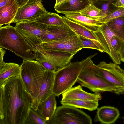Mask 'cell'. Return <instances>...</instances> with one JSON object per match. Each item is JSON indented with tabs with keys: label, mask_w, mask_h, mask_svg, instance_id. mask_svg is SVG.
Returning <instances> with one entry per match:
<instances>
[{
	"label": "cell",
	"mask_w": 124,
	"mask_h": 124,
	"mask_svg": "<svg viewBox=\"0 0 124 124\" xmlns=\"http://www.w3.org/2000/svg\"><path fill=\"white\" fill-rule=\"evenodd\" d=\"M0 124H25L32 102L20 75L0 85Z\"/></svg>",
	"instance_id": "6da1fadb"
},
{
	"label": "cell",
	"mask_w": 124,
	"mask_h": 124,
	"mask_svg": "<svg viewBox=\"0 0 124 124\" xmlns=\"http://www.w3.org/2000/svg\"><path fill=\"white\" fill-rule=\"evenodd\" d=\"M55 71L47 70L41 85L39 95L32 102L31 108L36 111L38 107L42 102L46 100L53 93Z\"/></svg>",
	"instance_id": "7c38bea8"
},
{
	"label": "cell",
	"mask_w": 124,
	"mask_h": 124,
	"mask_svg": "<svg viewBox=\"0 0 124 124\" xmlns=\"http://www.w3.org/2000/svg\"><path fill=\"white\" fill-rule=\"evenodd\" d=\"M0 47L10 51L23 60H33L36 57V49L15 27L10 24L0 27Z\"/></svg>",
	"instance_id": "7a4b0ae2"
},
{
	"label": "cell",
	"mask_w": 124,
	"mask_h": 124,
	"mask_svg": "<svg viewBox=\"0 0 124 124\" xmlns=\"http://www.w3.org/2000/svg\"><path fill=\"white\" fill-rule=\"evenodd\" d=\"M104 49L114 63L120 64L121 61L119 55L113 50L111 45L112 37L115 35L105 23L102 24L97 29L92 31Z\"/></svg>",
	"instance_id": "30bf717a"
},
{
	"label": "cell",
	"mask_w": 124,
	"mask_h": 124,
	"mask_svg": "<svg viewBox=\"0 0 124 124\" xmlns=\"http://www.w3.org/2000/svg\"><path fill=\"white\" fill-rule=\"evenodd\" d=\"M93 67L100 76L124 93V70L118 65L102 61L97 65L94 63Z\"/></svg>",
	"instance_id": "52a82bcc"
},
{
	"label": "cell",
	"mask_w": 124,
	"mask_h": 124,
	"mask_svg": "<svg viewBox=\"0 0 124 124\" xmlns=\"http://www.w3.org/2000/svg\"><path fill=\"white\" fill-rule=\"evenodd\" d=\"M91 3H92L97 1H101L103 2H106L110 0H88Z\"/></svg>",
	"instance_id": "f35d334b"
},
{
	"label": "cell",
	"mask_w": 124,
	"mask_h": 124,
	"mask_svg": "<svg viewBox=\"0 0 124 124\" xmlns=\"http://www.w3.org/2000/svg\"><path fill=\"white\" fill-rule=\"evenodd\" d=\"M76 35L49 42L42 43L36 48L44 51H64L65 46L69 41L74 38Z\"/></svg>",
	"instance_id": "44dd1931"
},
{
	"label": "cell",
	"mask_w": 124,
	"mask_h": 124,
	"mask_svg": "<svg viewBox=\"0 0 124 124\" xmlns=\"http://www.w3.org/2000/svg\"><path fill=\"white\" fill-rule=\"evenodd\" d=\"M119 54L121 61L124 62V40L122 45Z\"/></svg>",
	"instance_id": "e575fe53"
},
{
	"label": "cell",
	"mask_w": 124,
	"mask_h": 124,
	"mask_svg": "<svg viewBox=\"0 0 124 124\" xmlns=\"http://www.w3.org/2000/svg\"><path fill=\"white\" fill-rule=\"evenodd\" d=\"M120 115L117 108L111 106H103L97 109L94 121L101 124H113L118 119Z\"/></svg>",
	"instance_id": "9a60e30c"
},
{
	"label": "cell",
	"mask_w": 124,
	"mask_h": 124,
	"mask_svg": "<svg viewBox=\"0 0 124 124\" xmlns=\"http://www.w3.org/2000/svg\"><path fill=\"white\" fill-rule=\"evenodd\" d=\"M79 13L90 18L97 20L106 16L101 10L92 3L86 6Z\"/></svg>",
	"instance_id": "484cf974"
},
{
	"label": "cell",
	"mask_w": 124,
	"mask_h": 124,
	"mask_svg": "<svg viewBox=\"0 0 124 124\" xmlns=\"http://www.w3.org/2000/svg\"><path fill=\"white\" fill-rule=\"evenodd\" d=\"M36 49L50 62L56 71L70 63L74 56L65 52L44 51L38 48Z\"/></svg>",
	"instance_id": "4fadbf2b"
},
{
	"label": "cell",
	"mask_w": 124,
	"mask_h": 124,
	"mask_svg": "<svg viewBox=\"0 0 124 124\" xmlns=\"http://www.w3.org/2000/svg\"><path fill=\"white\" fill-rule=\"evenodd\" d=\"M36 54V57L35 59L46 70L52 71H56L55 69L51 63L41 54L37 50Z\"/></svg>",
	"instance_id": "f546056e"
},
{
	"label": "cell",
	"mask_w": 124,
	"mask_h": 124,
	"mask_svg": "<svg viewBox=\"0 0 124 124\" xmlns=\"http://www.w3.org/2000/svg\"><path fill=\"white\" fill-rule=\"evenodd\" d=\"M60 102L62 105L85 109L90 111L97 109L99 106V101H96L76 99L61 100Z\"/></svg>",
	"instance_id": "603a6c76"
},
{
	"label": "cell",
	"mask_w": 124,
	"mask_h": 124,
	"mask_svg": "<svg viewBox=\"0 0 124 124\" xmlns=\"http://www.w3.org/2000/svg\"><path fill=\"white\" fill-rule=\"evenodd\" d=\"M48 12L43 6L41 0H29L25 4L18 8L11 23L32 21Z\"/></svg>",
	"instance_id": "9c48e42d"
},
{
	"label": "cell",
	"mask_w": 124,
	"mask_h": 124,
	"mask_svg": "<svg viewBox=\"0 0 124 124\" xmlns=\"http://www.w3.org/2000/svg\"><path fill=\"white\" fill-rule=\"evenodd\" d=\"M20 75L33 101L38 96L46 70L37 60H23Z\"/></svg>",
	"instance_id": "277c9868"
},
{
	"label": "cell",
	"mask_w": 124,
	"mask_h": 124,
	"mask_svg": "<svg viewBox=\"0 0 124 124\" xmlns=\"http://www.w3.org/2000/svg\"><path fill=\"white\" fill-rule=\"evenodd\" d=\"M55 95L53 93L39 105L36 112L48 122L52 119L57 108Z\"/></svg>",
	"instance_id": "e0dca14e"
},
{
	"label": "cell",
	"mask_w": 124,
	"mask_h": 124,
	"mask_svg": "<svg viewBox=\"0 0 124 124\" xmlns=\"http://www.w3.org/2000/svg\"><path fill=\"white\" fill-rule=\"evenodd\" d=\"M83 48V45L79 36L76 34L74 38L67 43L64 51L74 55Z\"/></svg>",
	"instance_id": "4316f807"
},
{
	"label": "cell",
	"mask_w": 124,
	"mask_h": 124,
	"mask_svg": "<svg viewBox=\"0 0 124 124\" xmlns=\"http://www.w3.org/2000/svg\"><path fill=\"white\" fill-rule=\"evenodd\" d=\"M91 3L88 0H67L62 3L55 5L54 8L58 13L64 14L78 13Z\"/></svg>",
	"instance_id": "2e32d148"
},
{
	"label": "cell",
	"mask_w": 124,
	"mask_h": 124,
	"mask_svg": "<svg viewBox=\"0 0 124 124\" xmlns=\"http://www.w3.org/2000/svg\"><path fill=\"white\" fill-rule=\"evenodd\" d=\"M79 36L83 45V48L93 49L100 51V49L99 47L92 40L82 36Z\"/></svg>",
	"instance_id": "1f68e13d"
},
{
	"label": "cell",
	"mask_w": 124,
	"mask_h": 124,
	"mask_svg": "<svg viewBox=\"0 0 124 124\" xmlns=\"http://www.w3.org/2000/svg\"><path fill=\"white\" fill-rule=\"evenodd\" d=\"M48 124V121L31 108L25 124Z\"/></svg>",
	"instance_id": "83f0119b"
},
{
	"label": "cell",
	"mask_w": 124,
	"mask_h": 124,
	"mask_svg": "<svg viewBox=\"0 0 124 124\" xmlns=\"http://www.w3.org/2000/svg\"><path fill=\"white\" fill-rule=\"evenodd\" d=\"M18 7L14 0H10L4 6L0 8V27L9 25L15 17Z\"/></svg>",
	"instance_id": "d6986e66"
},
{
	"label": "cell",
	"mask_w": 124,
	"mask_h": 124,
	"mask_svg": "<svg viewBox=\"0 0 124 124\" xmlns=\"http://www.w3.org/2000/svg\"><path fill=\"white\" fill-rule=\"evenodd\" d=\"M90 59L82 70L77 80L82 86L95 92H109L118 95L123 94L114 85L100 76L94 69Z\"/></svg>",
	"instance_id": "5b68a950"
},
{
	"label": "cell",
	"mask_w": 124,
	"mask_h": 124,
	"mask_svg": "<svg viewBox=\"0 0 124 124\" xmlns=\"http://www.w3.org/2000/svg\"><path fill=\"white\" fill-rule=\"evenodd\" d=\"M115 7L118 8H124V0H117L115 3H111Z\"/></svg>",
	"instance_id": "836d02e7"
},
{
	"label": "cell",
	"mask_w": 124,
	"mask_h": 124,
	"mask_svg": "<svg viewBox=\"0 0 124 124\" xmlns=\"http://www.w3.org/2000/svg\"><path fill=\"white\" fill-rule=\"evenodd\" d=\"M62 100L76 99L98 101L102 97L99 92L90 93L84 91L81 85L72 87L62 94Z\"/></svg>",
	"instance_id": "5bb4252c"
},
{
	"label": "cell",
	"mask_w": 124,
	"mask_h": 124,
	"mask_svg": "<svg viewBox=\"0 0 124 124\" xmlns=\"http://www.w3.org/2000/svg\"><path fill=\"white\" fill-rule=\"evenodd\" d=\"M20 66L14 63H6L0 68V85L8 79L20 75Z\"/></svg>",
	"instance_id": "7402d4cb"
},
{
	"label": "cell",
	"mask_w": 124,
	"mask_h": 124,
	"mask_svg": "<svg viewBox=\"0 0 124 124\" xmlns=\"http://www.w3.org/2000/svg\"><path fill=\"white\" fill-rule=\"evenodd\" d=\"M4 48L0 47V68L3 66L6 63L3 60L4 56L6 53V51Z\"/></svg>",
	"instance_id": "d6a6232c"
},
{
	"label": "cell",
	"mask_w": 124,
	"mask_h": 124,
	"mask_svg": "<svg viewBox=\"0 0 124 124\" xmlns=\"http://www.w3.org/2000/svg\"><path fill=\"white\" fill-rule=\"evenodd\" d=\"M76 35L66 24L64 26L47 25L46 31L39 38L41 43Z\"/></svg>",
	"instance_id": "8fae6325"
},
{
	"label": "cell",
	"mask_w": 124,
	"mask_h": 124,
	"mask_svg": "<svg viewBox=\"0 0 124 124\" xmlns=\"http://www.w3.org/2000/svg\"><path fill=\"white\" fill-rule=\"evenodd\" d=\"M123 119H124L123 122H124V118H123Z\"/></svg>",
	"instance_id": "ab89813d"
},
{
	"label": "cell",
	"mask_w": 124,
	"mask_h": 124,
	"mask_svg": "<svg viewBox=\"0 0 124 124\" xmlns=\"http://www.w3.org/2000/svg\"><path fill=\"white\" fill-rule=\"evenodd\" d=\"M62 17L65 23L76 34L83 36L91 40L99 47L100 49V52L103 53L104 52V50L103 48L92 31L70 20L65 16H62Z\"/></svg>",
	"instance_id": "ac0fdd59"
},
{
	"label": "cell",
	"mask_w": 124,
	"mask_h": 124,
	"mask_svg": "<svg viewBox=\"0 0 124 124\" xmlns=\"http://www.w3.org/2000/svg\"><path fill=\"white\" fill-rule=\"evenodd\" d=\"M10 0H0V8L6 5Z\"/></svg>",
	"instance_id": "8d00e7d4"
},
{
	"label": "cell",
	"mask_w": 124,
	"mask_h": 124,
	"mask_svg": "<svg viewBox=\"0 0 124 124\" xmlns=\"http://www.w3.org/2000/svg\"><path fill=\"white\" fill-rule=\"evenodd\" d=\"M90 117L82 110L72 106L62 105L57 107L49 124H91Z\"/></svg>",
	"instance_id": "8992f818"
},
{
	"label": "cell",
	"mask_w": 124,
	"mask_h": 124,
	"mask_svg": "<svg viewBox=\"0 0 124 124\" xmlns=\"http://www.w3.org/2000/svg\"><path fill=\"white\" fill-rule=\"evenodd\" d=\"M123 16H124V8H119L116 10L111 11L107 16L98 20L102 24L113 19Z\"/></svg>",
	"instance_id": "f1b7e54d"
},
{
	"label": "cell",
	"mask_w": 124,
	"mask_h": 124,
	"mask_svg": "<svg viewBox=\"0 0 124 124\" xmlns=\"http://www.w3.org/2000/svg\"><path fill=\"white\" fill-rule=\"evenodd\" d=\"M33 21L47 25L62 26L66 24L62 17L56 13L49 12Z\"/></svg>",
	"instance_id": "cb8c5ba5"
},
{
	"label": "cell",
	"mask_w": 124,
	"mask_h": 124,
	"mask_svg": "<svg viewBox=\"0 0 124 124\" xmlns=\"http://www.w3.org/2000/svg\"><path fill=\"white\" fill-rule=\"evenodd\" d=\"M65 15L68 19L92 31L96 30L102 24L98 20L92 19L79 13H68Z\"/></svg>",
	"instance_id": "ffe728a7"
},
{
	"label": "cell",
	"mask_w": 124,
	"mask_h": 124,
	"mask_svg": "<svg viewBox=\"0 0 124 124\" xmlns=\"http://www.w3.org/2000/svg\"><path fill=\"white\" fill-rule=\"evenodd\" d=\"M47 25L35 21L16 23L15 27L33 47L41 44L39 38L46 30Z\"/></svg>",
	"instance_id": "ba28073f"
},
{
	"label": "cell",
	"mask_w": 124,
	"mask_h": 124,
	"mask_svg": "<svg viewBox=\"0 0 124 124\" xmlns=\"http://www.w3.org/2000/svg\"><path fill=\"white\" fill-rule=\"evenodd\" d=\"M104 23L116 35L124 40V16L113 19Z\"/></svg>",
	"instance_id": "d4e9b609"
},
{
	"label": "cell",
	"mask_w": 124,
	"mask_h": 124,
	"mask_svg": "<svg viewBox=\"0 0 124 124\" xmlns=\"http://www.w3.org/2000/svg\"><path fill=\"white\" fill-rule=\"evenodd\" d=\"M67 0H56V2L55 5H56L62 3Z\"/></svg>",
	"instance_id": "74e56055"
},
{
	"label": "cell",
	"mask_w": 124,
	"mask_h": 124,
	"mask_svg": "<svg viewBox=\"0 0 124 124\" xmlns=\"http://www.w3.org/2000/svg\"><path fill=\"white\" fill-rule=\"evenodd\" d=\"M96 55L95 54L80 61L70 62L55 72L53 93L56 96L58 97L72 87L83 68Z\"/></svg>",
	"instance_id": "3957f363"
},
{
	"label": "cell",
	"mask_w": 124,
	"mask_h": 124,
	"mask_svg": "<svg viewBox=\"0 0 124 124\" xmlns=\"http://www.w3.org/2000/svg\"><path fill=\"white\" fill-rule=\"evenodd\" d=\"M19 8L22 7L29 0H14Z\"/></svg>",
	"instance_id": "d590c367"
},
{
	"label": "cell",
	"mask_w": 124,
	"mask_h": 124,
	"mask_svg": "<svg viewBox=\"0 0 124 124\" xmlns=\"http://www.w3.org/2000/svg\"><path fill=\"white\" fill-rule=\"evenodd\" d=\"M123 41L116 35L113 36L111 39L112 46L114 51L119 55L120 48Z\"/></svg>",
	"instance_id": "4dcf8cb0"
}]
</instances>
